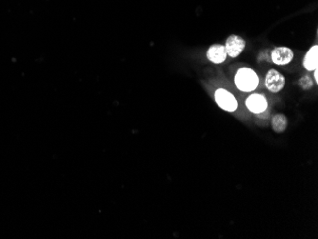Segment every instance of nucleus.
Wrapping results in <instances>:
<instances>
[{
  "label": "nucleus",
  "mask_w": 318,
  "mask_h": 239,
  "mask_svg": "<svg viewBox=\"0 0 318 239\" xmlns=\"http://www.w3.org/2000/svg\"><path fill=\"white\" fill-rule=\"evenodd\" d=\"M299 86L303 89V90H310L311 88H313L314 86V83H313V79L306 75V76H303L302 78L299 79Z\"/></svg>",
  "instance_id": "10"
},
{
  "label": "nucleus",
  "mask_w": 318,
  "mask_h": 239,
  "mask_svg": "<svg viewBox=\"0 0 318 239\" xmlns=\"http://www.w3.org/2000/svg\"><path fill=\"white\" fill-rule=\"evenodd\" d=\"M265 86L271 93H278L285 86V77L276 70H269L265 77Z\"/></svg>",
  "instance_id": "3"
},
{
  "label": "nucleus",
  "mask_w": 318,
  "mask_h": 239,
  "mask_svg": "<svg viewBox=\"0 0 318 239\" xmlns=\"http://www.w3.org/2000/svg\"><path fill=\"white\" fill-rule=\"evenodd\" d=\"M215 98L217 104L224 111L234 112L238 108V102L236 98L225 89H218L215 94Z\"/></svg>",
  "instance_id": "2"
},
{
  "label": "nucleus",
  "mask_w": 318,
  "mask_h": 239,
  "mask_svg": "<svg viewBox=\"0 0 318 239\" xmlns=\"http://www.w3.org/2000/svg\"><path fill=\"white\" fill-rule=\"evenodd\" d=\"M314 72H315V80H316V82H317V83H318V69H317V70H315Z\"/></svg>",
  "instance_id": "11"
},
{
  "label": "nucleus",
  "mask_w": 318,
  "mask_h": 239,
  "mask_svg": "<svg viewBox=\"0 0 318 239\" xmlns=\"http://www.w3.org/2000/svg\"><path fill=\"white\" fill-rule=\"evenodd\" d=\"M271 61L276 65H287L294 58V51L288 47H277L270 53Z\"/></svg>",
  "instance_id": "6"
},
{
  "label": "nucleus",
  "mask_w": 318,
  "mask_h": 239,
  "mask_svg": "<svg viewBox=\"0 0 318 239\" xmlns=\"http://www.w3.org/2000/svg\"><path fill=\"white\" fill-rule=\"evenodd\" d=\"M234 82L238 90L245 93H250L253 92L257 88L259 78L253 70L250 68H241L235 74Z\"/></svg>",
  "instance_id": "1"
},
{
  "label": "nucleus",
  "mask_w": 318,
  "mask_h": 239,
  "mask_svg": "<svg viewBox=\"0 0 318 239\" xmlns=\"http://www.w3.org/2000/svg\"><path fill=\"white\" fill-rule=\"evenodd\" d=\"M303 65L306 70L314 72L318 67V46L315 45L308 51L303 60Z\"/></svg>",
  "instance_id": "8"
},
{
  "label": "nucleus",
  "mask_w": 318,
  "mask_h": 239,
  "mask_svg": "<svg viewBox=\"0 0 318 239\" xmlns=\"http://www.w3.org/2000/svg\"><path fill=\"white\" fill-rule=\"evenodd\" d=\"M207 57L213 63L216 64L223 63L227 58V51L225 46L220 44L212 45L207 51Z\"/></svg>",
  "instance_id": "7"
},
{
  "label": "nucleus",
  "mask_w": 318,
  "mask_h": 239,
  "mask_svg": "<svg viewBox=\"0 0 318 239\" xmlns=\"http://www.w3.org/2000/svg\"><path fill=\"white\" fill-rule=\"evenodd\" d=\"M288 126V120L284 115H275L271 120V127L276 133H283Z\"/></svg>",
  "instance_id": "9"
},
{
  "label": "nucleus",
  "mask_w": 318,
  "mask_h": 239,
  "mask_svg": "<svg viewBox=\"0 0 318 239\" xmlns=\"http://www.w3.org/2000/svg\"><path fill=\"white\" fill-rule=\"evenodd\" d=\"M246 42L244 39L238 35H231L227 38L225 49L227 55L234 58L237 57L244 51Z\"/></svg>",
  "instance_id": "5"
},
{
  "label": "nucleus",
  "mask_w": 318,
  "mask_h": 239,
  "mask_svg": "<svg viewBox=\"0 0 318 239\" xmlns=\"http://www.w3.org/2000/svg\"><path fill=\"white\" fill-rule=\"evenodd\" d=\"M246 107L253 114H261L267 110L268 102L263 95L252 94L246 99Z\"/></svg>",
  "instance_id": "4"
}]
</instances>
